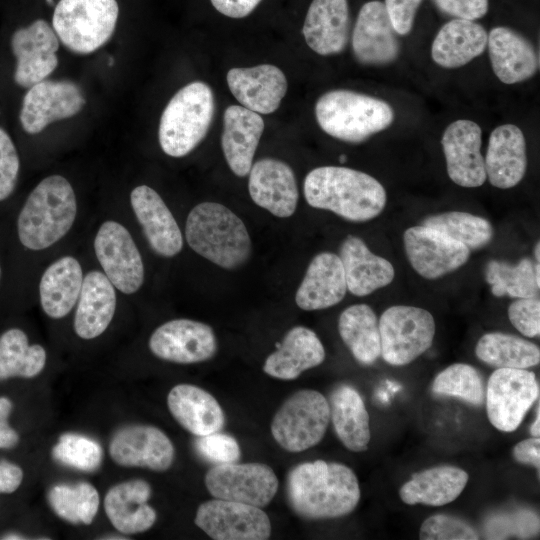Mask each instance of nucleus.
I'll use <instances>...</instances> for the list:
<instances>
[{
    "mask_svg": "<svg viewBox=\"0 0 540 540\" xmlns=\"http://www.w3.org/2000/svg\"><path fill=\"white\" fill-rule=\"evenodd\" d=\"M287 499L302 518H339L351 513L360 501L358 478L348 466L316 460L291 469L287 476Z\"/></svg>",
    "mask_w": 540,
    "mask_h": 540,
    "instance_id": "nucleus-1",
    "label": "nucleus"
},
{
    "mask_svg": "<svg viewBox=\"0 0 540 540\" xmlns=\"http://www.w3.org/2000/svg\"><path fill=\"white\" fill-rule=\"evenodd\" d=\"M307 203L329 210L353 222L378 216L386 204L382 184L362 171L340 166H321L311 170L304 180Z\"/></svg>",
    "mask_w": 540,
    "mask_h": 540,
    "instance_id": "nucleus-2",
    "label": "nucleus"
},
{
    "mask_svg": "<svg viewBox=\"0 0 540 540\" xmlns=\"http://www.w3.org/2000/svg\"><path fill=\"white\" fill-rule=\"evenodd\" d=\"M76 213L69 181L60 175L48 176L31 191L18 214V239L29 250L46 249L68 233Z\"/></svg>",
    "mask_w": 540,
    "mask_h": 540,
    "instance_id": "nucleus-3",
    "label": "nucleus"
},
{
    "mask_svg": "<svg viewBox=\"0 0 540 540\" xmlns=\"http://www.w3.org/2000/svg\"><path fill=\"white\" fill-rule=\"evenodd\" d=\"M185 237L193 251L224 269L240 267L252 251L243 221L219 203L196 205L188 214Z\"/></svg>",
    "mask_w": 540,
    "mask_h": 540,
    "instance_id": "nucleus-4",
    "label": "nucleus"
},
{
    "mask_svg": "<svg viewBox=\"0 0 540 540\" xmlns=\"http://www.w3.org/2000/svg\"><path fill=\"white\" fill-rule=\"evenodd\" d=\"M320 128L341 141L359 143L385 130L394 121V110L386 101L351 90H331L315 105Z\"/></svg>",
    "mask_w": 540,
    "mask_h": 540,
    "instance_id": "nucleus-5",
    "label": "nucleus"
},
{
    "mask_svg": "<svg viewBox=\"0 0 540 540\" xmlns=\"http://www.w3.org/2000/svg\"><path fill=\"white\" fill-rule=\"evenodd\" d=\"M214 109L208 84L194 81L178 90L160 118L158 138L163 152L171 157L190 153L206 136Z\"/></svg>",
    "mask_w": 540,
    "mask_h": 540,
    "instance_id": "nucleus-6",
    "label": "nucleus"
},
{
    "mask_svg": "<svg viewBox=\"0 0 540 540\" xmlns=\"http://www.w3.org/2000/svg\"><path fill=\"white\" fill-rule=\"evenodd\" d=\"M116 0H60L52 16L58 39L76 54H90L112 37L118 20Z\"/></svg>",
    "mask_w": 540,
    "mask_h": 540,
    "instance_id": "nucleus-7",
    "label": "nucleus"
},
{
    "mask_svg": "<svg viewBox=\"0 0 540 540\" xmlns=\"http://www.w3.org/2000/svg\"><path fill=\"white\" fill-rule=\"evenodd\" d=\"M329 421V401L316 390L303 389L279 407L271 422V433L286 451L302 452L323 439Z\"/></svg>",
    "mask_w": 540,
    "mask_h": 540,
    "instance_id": "nucleus-8",
    "label": "nucleus"
},
{
    "mask_svg": "<svg viewBox=\"0 0 540 540\" xmlns=\"http://www.w3.org/2000/svg\"><path fill=\"white\" fill-rule=\"evenodd\" d=\"M378 321L381 356L388 364L407 365L432 345L435 321L425 309L395 305L386 309Z\"/></svg>",
    "mask_w": 540,
    "mask_h": 540,
    "instance_id": "nucleus-9",
    "label": "nucleus"
},
{
    "mask_svg": "<svg viewBox=\"0 0 540 540\" xmlns=\"http://www.w3.org/2000/svg\"><path fill=\"white\" fill-rule=\"evenodd\" d=\"M539 397L534 372L527 369L497 368L486 388V412L500 431L513 432Z\"/></svg>",
    "mask_w": 540,
    "mask_h": 540,
    "instance_id": "nucleus-10",
    "label": "nucleus"
},
{
    "mask_svg": "<svg viewBox=\"0 0 540 540\" xmlns=\"http://www.w3.org/2000/svg\"><path fill=\"white\" fill-rule=\"evenodd\" d=\"M204 482L214 498L260 508L272 501L279 486L273 469L263 463L216 464L206 473Z\"/></svg>",
    "mask_w": 540,
    "mask_h": 540,
    "instance_id": "nucleus-11",
    "label": "nucleus"
},
{
    "mask_svg": "<svg viewBox=\"0 0 540 540\" xmlns=\"http://www.w3.org/2000/svg\"><path fill=\"white\" fill-rule=\"evenodd\" d=\"M194 521L215 540H266L271 535L270 519L260 507L235 501L203 502Z\"/></svg>",
    "mask_w": 540,
    "mask_h": 540,
    "instance_id": "nucleus-12",
    "label": "nucleus"
},
{
    "mask_svg": "<svg viewBox=\"0 0 540 540\" xmlns=\"http://www.w3.org/2000/svg\"><path fill=\"white\" fill-rule=\"evenodd\" d=\"M96 257L109 281L124 294H133L144 281V265L129 231L115 221L104 222L94 239Z\"/></svg>",
    "mask_w": 540,
    "mask_h": 540,
    "instance_id": "nucleus-13",
    "label": "nucleus"
},
{
    "mask_svg": "<svg viewBox=\"0 0 540 540\" xmlns=\"http://www.w3.org/2000/svg\"><path fill=\"white\" fill-rule=\"evenodd\" d=\"M80 87L70 80H43L28 88L20 109L23 130L31 135L52 122L71 118L85 105Z\"/></svg>",
    "mask_w": 540,
    "mask_h": 540,
    "instance_id": "nucleus-14",
    "label": "nucleus"
},
{
    "mask_svg": "<svg viewBox=\"0 0 540 540\" xmlns=\"http://www.w3.org/2000/svg\"><path fill=\"white\" fill-rule=\"evenodd\" d=\"M10 47L16 59L13 78L20 87L28 89L45 80L58 65L59 39L43 19L15 30Z\"/></svg>",
    "mask_w": 540,
    "mask_h": 540,
    "instance_id": "nucleus-15",
    "label": "nucleus"
},
{
    "mask_svg": "<svg viewBox=\"0 0 540 540\" xmlns=\"http://www.w3.org/2000/svg\"><path fill=\"white\" fill-rule=\"evenodd\" d=\"M404 247L413 269L426 279H437L464 265L470 249L437 229L425 225L408 228Z\"/></svg>",
    "mask_w": 540,
    "mask_h": 540,
    "instance_id": "nucleus-16",
    "label": "nucleus"
},
{
    "mask_svg": "<svg viewBox=\"0 0 540 540\" xmlns=\"http://www.w3.org/2000/svg\"><path fill=\"white\" fill-rule=\"evenodd\" d=\"M149 348L160 359L192 364L212 358L217 351V339L213 329L205 323L174 319L155 329Z\"/></svg>",
    "mask_w": 540,
    "mask_h": 540,
    "instance_id": "nucleus-17",
    "label": "nucleus"
},
{
    "mask_svg": "<svg viewBox=\"0 0 540 540\" xmlns=\"http://www.w3.org/2000/svg\"><path fill=\"white\" fill-rule=\"evenodd\" d=\"M481 144L482 130L474 121L459 119L444 130L441 145L448 176L455 184L475 188L486 181Z\"/></svg>",
    "mask_w": 540,
    "mask_h": 540,
    "instance_id": "nucleus-18",
    "label": "nucleus"
},
{
    "mask_svg": "<svg viewBox=\"0 0 540 540\" xmlns=\"http://www.w3.org/2000/svg\"><path fill=\"white\" fill-rule=\"evenodd\" d=\"M109 452L118 465L153 471L168 470L175 455L168 436L149 425H131L118 430L111 439Z\"/></svg>",
    "mask_w": 540,
    "mask_h": 540,
    "instance_id": "nucleus-19",
    "label": "nucleus"
},
{
    "mask_svg": "<svg viewBox=\"0 0 540 540\" xmlns=\"http://www.w3.org/2000/svg\"><path fill=\"white\" fill-rule=\"evenodd\" d=\"M382 1L366 2L359 10L353 33L352 49L364 65H385L395 61L400 45Z\"/></svg>",
    "mask_w": 540,
    "mask_h": 540,
    "instance_id": "nucleus-20",
    "label": "nucleus"
},
{
    "mask_svg": "<svg viewBox=\"0 0 540 540\" xmlns=\"http://www.w3.org/2000/svg\"><path fill=\"white\" fill-rule=\"evenodd\" d=\"M249 194L258 206L280 218L296 210L299 192L292 168L283 161L263 158L249 171Z\"/></svg>",
    "mask_w": 540,
    "mask_h": 540,
    "instance_id": "nucleus-21",
    "label": "nucleus"
},
{
    "mask_svg": "<svg viewBox=\"0 0 540 540\" xmlns=\"http://www.w3.org/2000/svg\"><path fill=\"white\" fill-rule=\"evenodd\" d=\"M226 78L228 87L238 102L258 114L276 111L287 91L284 73L270 64L232 68Z\"/></svg>",
    "mask_w": 540,
    "mask_h": 540,
    "instance_id": "nucleus-22",
    "label": "nucleus"
},
{
    "mask_svg": "<svg viewBox=\"0 0 540 540\" xmlns=\"http://www.w3.org/2000/svg\"><path fill=\"white\" fill-rule=\"evenodd\" d=\"M135 216L153 251L163 257L177 255L183 247L180 228L160 195L151 187H135L130 195Z\"/></svg>",
    "mask_w": 540,
    "mask_h": 540,
    "instance_id": "nucleus-23",
    "label": "nucleus"
},
{
    "mask_svg": "<svg viewBox=\"0 0 540 540\" xmlns=\"http://www.w3.org/2000/svg\"><path fill=\"white\" fill-rule=\"evenodd\" d=\"M492 70L504 84H515L533 77L539 58L531 42L517 31L497 26L487 40Z\"/></svg>",
    "mask_w": 540,
    "mask_h": 540,
    "instance_id": "nucleus-24",
    "label": "nucleus"
},
{
    "mask_svg": "<svg viewBox=\"0 0 540 540\" xmlns=\"http://www.w3.org/2000/svg\"><path fill=\"white\" fill-rule=\"evenodd\" d=\"M486 177L497 188L516 186L527 169L526 140L514 124H503L490 134L484 158Z\"/></svg>",
    "mask_w": 540,
    "mask_h": 540,
    "instance_id": "nucleus-25",
    "label": "nucleus"
},
{
    "mask_svg": "<svg viewBox=\"0 0 540 540\" xmlns=\"http://www.w3.org/2000/svg\"><path fill=\"white\" fill-rule=\"evenodd\" d=\"M264 130L260 114L243 106H228L223 115L221 147L232 172L246 176Z\"/></svg>",
    "mask_w": 540,
    "mask_h": 540,
    "instance_id": "nucleus-26",
    "label": "nucleus"
},
{
    "mask_svg": "<svg viewBox=\"0 0 540 540\" xmlns=\"http://www.w3.org/2000/svg\"><path fill=\"white\" fill-rule=\"evenodd\" d=\"M347 0H313L308 8L302 33L307 45L317 54L341 53L349 39Z\"/></svg>",
    "mask_w": 540,
    "mask_h": 540,
    "instance_id": "nucleus-27",
    "label": "nucleus"
},
{
    "mask_svg": "<svg viewBox=\"0 0 540 540\" xmlns=\"http://www.w3.org/2000/svg\"><path fill=\"white\" fill-rule=\"evenodd\" d=\"M346 291L347 284L339 256L322 252L310 262L297 289L295 302L302 310H322L341 302Z\"/></svg>",
    "mask_w": 540,
    "mask_h": 540,
    "instance_id": "nucleus-28",
    "label": "nucleus"
},
{
    "mask_svg": "<svg viewBox=\"0 0 540 540\" xmlns=\"http://www.w3.org/2000/svg\"><path fill=\"white\" fill-rule=\"evenodd\" d=\"M150 485L141 479L119 483L110 488L104 499V508L112 525L123 534H136L150 529L157 514L147 502Z\"/></svg>",
    "mask_w": 540,
    "mask_h": 540,
    "instance_id": "nucleus-29",
    "label": "nucleus"
},
{
    "mask_svg": "<svg viewBox=\"0 0 540 540\" xmlns=\"http://www.w3.org/2000/svg\"><path fill=\"white\" fill-rule=\"evenodd\" d=\"M325 349L314 331L304 326L290 329L278 349L270 354L263 371L277 379L293 380L304 371L320 365Z\"/></svg>",
    "mask_w": 540,
    "mask_h": 540,
    "instance_id": "nucleus-30",
    "label": "nucleus"
},
{
    "mask_svg": "<svg viewBox=\"0 0 540 540\" xmlns=\"http://www.w3.org/2000/svg\"><path fill=\"white\" fill-rule=\"evenodd\" d=\"M347 290L355 296H366L387 286L394 278L392 264L372 253L364 241L349 235L340 247Z\"/></svg>",
    "mask_w": 540,
    "mask_h": 540,
    "instance_id": "nucleus-31",
    "label": "nucleus"
},
{
    "mask_svg": "<svg viewBox=\"0 0 540 540\" xmlns=\"http://www.w3.org/2000/svg\"><path fill=\"white\" fill-rule=\"evenodd\" d=\"M167 405L174 419L198 437L220 431L225 422L218 401L206 390L192 384L174 386L167 396Z\"/></svg>",
    "mask_w": 540,
    "mask_h": 540,
    "instance_id": "nucleus-32",
    "label": "nucleus"
},
{
    "mask_svg": "<svg viewBox=\"0 0 540 540\" xmlns=\"http://www.w3.org/2000/svg\"><path fill=\"white\" fill-rule=\"evenodd\" d=\"M116 309L115 287L105 274L91 271L83 278L74 318V330L82 339L100 336Z\"/></svg>",
    "mask_w": 540,
    "mask_h": 540,
    "instance_id": "nucleus-33",
    "label": "nucleus"
},
{
    "mask_svg": "<svg viewBox=\"0 0 540 540\" xmlns=\"http://www.w3.org/2000/svg\"><path fill=\"white\" fill-rule=\"evenodd\" d=\"M488 33L471 20L454 18L437 32L432 45V60L443 68H459L480 56L487 47Z\"/></svg>",
    "mask_w": 540,
    "mask_h": 540,
    "instance_id": "nucleus-34",
    "label": "nucleus"
},
{
    "mask_svg": "<svg viewBox=\"0 0 540 540\" xmlns=\"http://www.w3.org/2000/svg\"><path fill=\"white\" fill-rule=\"evenodd\" d=\"M468 479L469 475L461 468L436 466L413 474L401 486L399 495L408 505L443 506L458 498Z\"/></svg>",
    "mask_w": 540,
    "mask_h": 540,
    "instance_id": "nucleus-35",
    "label": "nucleus"
},
{
    "mask_svg": "<svg viewBox=\"0 0 540 540\" xmlns=\"http://www.w3.org/2000/svg\"><path fill=\"white\" fill-rule=\"evenodd\" d=\"M330 419L342 444L352 452L367 450L371 439L369 414L360 394L349 385L331 394Z\"/></svg>",
    "mask_w": 540,
    "mask_h": 540,
    "instance_id": "nucleus-36",
    "label": "nucleus"
},
{
    "mask_svg": "<svg viewBox=\"0 0 540 540\" xmlns=\"http://www.w3.org/2000/svg\"><path fill=\"white\" fill-rule=\"evenodd\" d=\"M83 282L80 263L71 256L53 262L43 273L39 294L44 312L51 318L66 316L76 304Z\"/></svg>",
    "mask_w": 540,
    "mask_h": 540,
    "instance_id": "nucleus-37",
    "label": "nucleus"
},
{
    "mask_svg": "<svg viewBox=\"0 0 540 540\" xmlns=\"http://www.w3.org/2000/svg\"><path fill=\"white\" fill-rule=\"evenodd\" d=\"M338 331L354 358L370 365L381 356L379 321L366 304L346 308L339 317Z\"/></svg>",
    "mask_w": 540,
    "mask_h": 540,
    "instance_id": "nucleus-38",
    "label": "nucleus"
},
{
    "mask_svg": "<svg viewBox=\"0 0 540 540\" xmlns=\"http://www.w3.org/2000/svg\"><path fill=\"white\" fill-rule=\"evenodd\" d=\"M475 353L479 360L496 368L527 369L540 362L536 344L500 332L484 334L476 344Z\"/></svg>",
    "mask_w": 540,
    "mask_h": 540,
    "instance_id": "nucleus-39",
    "label": "nucleus"
},
{
    "mask_svg": "<svg viewBox=\"0 0 540 540\" xmlns=\"http://www.w3.org/2000/svg\"><path fill=\"white\" fill-rule=\"evenodd\" d=\"M46 352L41 345H30L26 333L11 328L0 336V381L12 377L33 378L44 368Z\"/></svg>",
    "mask_w": 540,
    "mask_h": 540,
    "instance_id": "nucleus-40",
    "label": "nucleus"
},
{
    "mask_svg": "<svg viewBox=\"0 0 540 540\" xmlns=\"http://www.w3.org/2000/svg\"><path fill=\"white\" fill-rule=\"evenodd\" d=\"M534 266L530 258H523L516 265L491 260L485 270L486 281L496 297H534L540 287L536 282Z\"/></svg>",
    "mask_w": 540,
    "mask_h": 540,
    "instance_id": "nucleus-41",
    "label": "nucleus"
},
{
    "mask_svg": "<svg viewBox=\"0 0 540 540\" xmlns=\"http://www.w3.org/2000/svg\"><path fill=\"white\" fill-rule=\"evenodd\" d=\"M48 500L60 518L73 524H91L99 508L98 492L87 482L56 485L50 489Z\"/></svg>",
    "mask_w": 540,
    "mask_h": 540,
    "instance_id": "nucleus-42",
    "label": "nucleus"
},
{
    "mask_svg": "<svg viewBox=\"0 0 540 540\" xmlns=\"http://www.w3.org/2000/svg\"><path fill=\"white\" fill-rule=\"evenodd\" d=\"M422 225L444 232L470 250L486 246L494 235L488 220L466 212L451 211L428 216Z\"/></svg>",
    "mask_w": 540,
    "mask_h": 540,
    "instance_id": "nucleus-43",
    "label": "nucleus"
},
{
    "mask_svg": "<svg viewBox=\"0 0 540 540\" xmlns=\"http://www.w3.org/2000/svg\"><path fill=\"white\" fill-rule=\"evenodd\" d=\"M434 393L453 396L472 405L484 402L485 391L479 372L471 365L456 363L441 371L432 383Z\"/></svg>",
    "mask_w": 540,
    "mask_h": 540,
    "instance_id": "nucleus-44",
    "label": "nucleus"
},
{
    "mask_svg": "<svg viewBox=\"0 0 540 540\" xmlns=\"http://www.w3.org/2000/svg\"><path fill=\"white\" fill-rule=\"evenodd\" d=\"M52 457L63 465L92 472L101 465L103 451L100 444L91 438L65 433L53 447Z\"/></svg>",
    "mask_w": 540,
    "mask_h": 540,
    "instance_id": "nucleus-45",
    "label": "nucleus"
},
{
    "mask_svg": "<svg viewBox=\"0 0 540 540\" xmlns=\"http://www.w3.org/2000/svg\"><path fill=\"white\" fill-rule=\"evenodd\" d=\"M419 538L421 540H476V530L467 522L451 515L437 514L423 521Z\"/></svg>",
    "mask_w": 540,
    "mask_h": 540,
    "instance_id": "nucleus-46",
    "label": "nucleus"
},
{
    "mask_svg": "<svg viewBox=\"0 0 540 540\" xmlns=\"http://www.w3.org/2000/svg\"><path fill=\"white\" fill-rule=\"evenodd\" d=\"M195 447L202 457L215 464L236 462L241 454L236 439L219 431L199 436Z\"/></svg>",
    "mask_w": 540,
    "mask_h": 540,
    "instance_id": "nucleus-47",
    "label": "nucleus"
},
{
    "mask_svg": "<svg viewBox=\"0 0 540 540\" xmlns=\"http://www.w3.org/2000/svg\"><path fill=\"white\" fill-rule=\"evenodd\" d=\"M20 171L17 149L9 134L0 127V202L15 190Z\"/></svg>",
    "mask_w": 540,
    "mask_h": 540,
    "instance_id": "nucleus-48",
    "label": "nucleus"
},
{
    "mask_svg": "<svg viewBox=\"0 0 540 540\" xmlns=\"http://www.w3.org/2000/svg\"><path fill=\"white\" fill-rule=\"evenodd\" d=\"M508 317L512 325L523 335L533 338L540 334L539 298H517L508 308Z\"/></svg>",
    "mask_w": 540,
    "mask_h": 540,
    "instance_id": "nucleus-49",
    "label": "nucleus"
},
{
    "mask_svg": "<svg viewBox=\"0 0 540 540\" xmlns=\"http://www.w3.org/2000/svg\"><path fill=\"white\" fill-rule=\"evenodd\" d=\"M423 0H384L383 4L397 35H407L412 30L415 16Z\"/></svg>",
    "mask_w": 540,
    "mask_h": 540,
    "instance_id": "nucleus-50",
    "label": "nucleus"
},
{
    "mask_svg": "<svg viewBox=\"0 0 540 540\" xmlns=\"http://www.w3.org/2000/svg\"><path fill=\"white\" fill-rule=\"evenodd\" d=\"M443 13L457 19L475 21L486 15L488 0H433Z\"/></svg>",
    "mask_w": 540,
    "mask_h": 540,
    "instance_id": "nucleus-51",
    "label": "nucleus"
},
{
    "mask_svg": "<svg viewBox=\"0 0 540 540\" xmlns=\"http://www.w3.org/2000/svg\"><path fill=\"white\" fill-rule=\"evenodd\" d=\"M213 7L230 18H243L254 11L262 0H210Z\"/></svg>",
    "mask_w": 540,
    "mask_h": 540,
    "instance_id": "nucleus-52",
    "label": "nucleus"
},
{
    "mask_svg": "<svg viewBox=\"0 0 540 540\" xmlns=\"http://www.w3.org/2000/svg\"><path fill=\"white\" fill-rule=\"evenodd\" d=\"M514 459L525 465H532L540 469V439L532 437L517 443L513 448Z\"/></svg>",
    "mask_w": 540,
    "mask_h": 540,
    "instance_id": "nucleus-53",
    "label": "nucleus"
},
{
    "mask_svg": "<svg viewBox=\"0 0 540 540\" xmlns=\"http://www.w3.org/2000/svg\"><path fill=\"white\" fill-rule=\"evenodd\" d=\"M13 404L6 397H0V448H12L19 442L18 433L8 424Z\"/></svg>",
    "mask_w": 540,
    "mask_h": 540,
    "instance_id": "nucleus-54",
    "label": "nucleus"
},
{
    "mask_svg": "<svg viewBox=\"0 0 540 540\" xmlns=\"http://www.w3.org/2000/svg\"><path fill=\"white\" fill-rule=\"evenodd\" d=\"M23 480L22 469L6 460L0 461V493L10 494L16 491Z\"/></svg>",
    "mask_w": 540,
    "mask_h": 540,
    "instance_id": "nucleus-55",
    "label": "nucleus"
},
{
    "mask_svg": "<svg viewBox=\"0 0 540 540\" xmlns=\"http://www.w3.org/2000/svg\"><path fill=\"white\" fill-rule=\"evenodd\" d=\"M530 433L532 437H539L540 435V406L537 408V417L530 427Z\"/></svg>",
    "mask_w": 540,
    "mask_h": 540,
    "instance_id": "nucleus-56",
    "label": "nucleus"
},
{
    "mask_svg": "<svg viewBox=\"0 0 540 540\" xmlns=\"http://www.w3.org/2000/svg\"><path fill=\"white\" fill-rule=\"evenodd\" d=\"M540 245H539V242H537V244L535 245V250H534V253H535V257L537 259V262H539V259H540Z\"/></svg>",
    "mask_w": 540,
    "mask_h": 540,
    "instance_id": "nucleus-57",
    "label": "nucleus"
},
{
    "mask_svg": "<svg viewBox=\"0 0 540 540\" xmlns=\"http://www.w3.org/2000/svg\"><path fill=\"white\" fill-rule=\"evenodd\" d=\"M9 537L5 536L3 539H24V537H21L19 535H8Z\"/></svg>",
    "mask_w": 540,
    "mask_h": 540,
    "instance_id": "nucleus-58",
    "label": "nucleus"
},
{
    "mask_svg": "<svg viewBox=\"0 0 540 540\" xmlns=\"http://www.w3.org/2000/svg\"><path fill=\"white\" fill-rule=\"evenodd\" d=\"M339 161H340V163L346 162V155H340Z\"/></svg>",
    "mask_w": 540,
    "mask_h": 540,
    "instance_id": "nucleus-59",
    "label": "nucleus"
},
{
    "mask_svg": "<svg viewBox=\"0 0 540 540\" xmlns=\"http://www.w3.org/2000/svg\"><path fill=\"white\" fill-rule=\"evenodd\" d=\"M1 274H2V268H1V265H0V279H1Z\"/></svg>",
    "mask_w": 540,
    "mask_h": 540,
    "instance_id": "nucleus-60",
    "label": "nucleus"
}]
</instances>
